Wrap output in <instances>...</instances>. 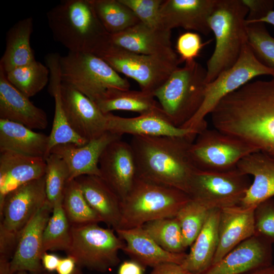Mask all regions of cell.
Here are the masks:
<instances>
[{
  "label": "cell",
  "mask_w": 274,
  "mask_h": 274,
  "mask_svg": "<svg viewBox=\"0 0 274 274\" xmlns=\"http://www.w3.org/2000/svg\"><path fill=\"white\" fill-rule=\"evenodd\" d=\"M250 81L228 95L220 107L221 131L274 157V77Z\"/></svg>",
  "instance_id": "1"
},
{
  "label": "cell",
  "mask_w": 274,
  "mask_h": 274,
  "mask_svg": "<svg viewBox=\"0 0 274 274\" xmlns=\"http://www.w3.org/2000/svg\"><path fill=\"white\" fill-rule=\"evenodd\" d=\"M196 135L132 136L129 144L137 177L189 195L193 177L198 169L190 153Z\"/></svg>",
  "instance_id": "2"
},
{
  "label": "cell",
  "mask_w": 274,
  "mask_h": 274,
  "mask_svg": "<svg viewBox=\"0 0 274 274\" xmlns=\"http://www.w3.org/2000/svg\"><path fill=\"white\" fill-rule=\"evenodd\" d=\"M55 41L75 53L97 55L110 42L91 0H63L47 13Z\"/></svg>",
  "instance_id": "3"
},
{
  "label": "cell",
  "mask_w": 274,
  "mask_h": 274,
  "mask_svg": "<svg viewBox=\"0 0 274 274\" xmlns=\"http://www.w3.org/2000/svg\"><path fill=\"white\" fill-rule=\"evenodd\" d=\"M249 9L242 0H217L209 18L215 38L214 52L207 61L206 82L231 67L248 43L246 20Z\"/></svg>",
  "instance_id": "4"
},
{
  "label": "cell",
  "mask_w": 274,
  "mask_h": 274,
  "mask_svg": "<svg viewBox=\"0 0 274 274\" xmlns=\"http://www.w3.org/2000/svg\"><path fill=\"white\" fill-rule=\"evenodd\" d=\"M207 70L193 60L178 67L153 93L170 122L181 128L201 107L204 98Z\"/></svg>",
  "instance_id": "5"
},
{
  "label": "cell",
  "mask_w": 274,
  "mask_h": 274,
  "mask_svg": "<svg viewBox=\"0 0 274 274\" xmlns=\"http://www.w3.org/2000/svg\"><path fill=\"white\" fill-rule=\"evenodd\" d=\"M190 199L182 191L137 177L130 191L121 201L118 229L132 228L155 220L175 217Z\"/></svg>",
  "instance_id": "6"
},
{
  "label": "cell",
  "mask_w": 274,
  "mask_h": 274,
  "mask_svg": "<svg viewBox=\"0 0 274 274\" xmlns=\"http://www.w3.org/2000/svg\"><path fill=\"white\" fill-rule=\"evenodd\" d=\"M60 68L61 81L94 102L110 89H129L128 80L94 54L68 52L60 56Z\"/></svg>",
  "instance_id": "7"
},
{
  "label": "cell",
  "mask_w": 274,
  "mask_h": 274,
  "mask_svg": "<svg viewBox=\"0 0 274 274\" xmlns=\"http://www.w3.org/2000/svg\"><path fill=\"white\" fill-rule=\"evenodd\" d=\"M262 75L274 77V68L262 63L247 43L236 62L207 84L203 103L196 114L181 128L190 129L197 134L207 128L206 117L210 114L224 97Z\"/></svg>",
  "instance_id": "8"
},
{
  "label": "cell",
  "mask_w": 274,
  "mask_h": 274,
  "mask_svg": "<svg viewBox=\"0 0 274 274\" xmlns=\"http://www.w3.org/2000/svg\"><path fill=\"white\" fill-rule=\"evenodd\" d=\"M114 229L97 223L71 225V241L65 252L80 268L105 272L120 262L118 253L124 242Z\"/></svg>",
  "instance_id": "9"
},
{
  "label": "cell",
  "mask_w": 274,
  "mask_h": 274,
  "mask_svg": "<svg viewBox=\"0 0 274 274\" xmlns=\"http://www.w3.org/2000/svg\"><path fill=\"white\" fill-rule=\"evenodd\" d=\"M117 73L135 80L141 90L153 94L179 66L180 60L134 53L109 44L97 55Z\"/></svg>",
  "instance_id": "10"
},
{
  "label": "cell",
  "mask_w": 274,
  "mask_h": 274,
  "mask_svg": "<svg viewBox=\"0 0 274 274\" xmlns=\"http://www.w3.org/2000/svg\"><path fill=\"white\" fill-rule=\"evenodd\" d=\"M258 151L256 147L239 138L208 128L197 134L190 149L196 167L213 172L236 168L242 159Z\"/></svg>",
  "instance_id": "11"
},
{
  "label": "cell",
  "mask_w": 274,
  "mask_h": 274,
  "mask_svg": "<svg viewBox=\"0 0 274 274\" xmlns=\"http://www.w3.org/2000/svg\"><path fill=\"white\" fill-rule=\"evenodd\" d=\"M251 184L249 176L237 168L225 172L197 169L189 196L210 210L240 204Z\"/></svg>",
  "instance_id": "12"
},
{
  "label": "cell",
  "mask_w": 274,
  "mask_h": 274,
  "mask_svg": "<svg viewBox=\"0 0 274 274\" xmlns=\"http://www.w3.org/2000/svg\"><path fill=\"white\" fill-rule=\"evenodd\" d=\"M46 201L45 176L10 191L0 203V230L19 234Z\"/></svg>",
  "instance_id": "13"
},
{
  "label": "cell",
  "mask_w": 274,
  "mask_h": 274,
  "mask_svg": "<svg viewBox=\"0 0 274 274\" xmlns=\"http://www.w3.org/2000/svg\"><path fill=\"white\" fill-rule=\"evenodd\" d=\"M52 210L47 201L20 232L10 263L9 274L27 271L36 274L44 272L41 262L43 235Z\"/></svg>",
  "instance_id": "14"
},
{
  "label": "cell",
  "mask_w": 274,
  "mask_h": 274,
  "mask_svg": "<svg viewBox=\"0 0 274 274\" xmlns=\"http://www.w3.org/2000/svg\"><path fill=\"white\" fill-rule=\"evenodd\" d=\"M61 96L68 122L79 136L89 142L107 131V114L88 97L62 82Z\"/></svg>",
  "instance_id": "15"
},
{
  "label": "cell",
  "mask_w": 274,
  "mask_h": 274,
  "mask_svg": "<svg viewBox=\"0 0 274 274\" xmlns=\"http://www.w3.org/2000/svg\"><path fill=\"white\" fill-rule=\"evenodd\" d=\"M98 166L100 177L122 201L137 177L135 158L130 144L121 139L111 142L102 152Z\"/></svg>",
  "instance_id": "16"
},
{
  "label": "cell",
  "mask_w": 274,
  "mask_h": 274,
  "mask_svg": "<svg viewBox=\"0 0 274 274\" xmlns=\"http://www.w3.org/2000/svg\"><path fill=\"white\" fill-rule=\"evenodd\" d=\"M272 243L256 235L245 240L202 274H244L272 265Z\"/></svg>",
  "instance_id": "17"
},
{
  "label": "cell",
  "mask_w": 274,
  "mask_h": 274,
  "mask_svg": "<svg viewBox=\"0 0 274 274\" xmlns=\"http://www.w3.org/2000/svg\"><path fill=\"white\" fill-rule=\"evenodd\" d=\"M107 130L122 136H181L197 134L193 130L178 127L169 120L161 107L134 117H123L112 113L107 114Z\"/></svg>",
  "instance_id": "18"
},
{
  "label": "cell",
  "mask_w": 274,
  "mask_h": 274,
  "mask_svg": "<svg viewBox=\"0 0 274 274\" xmlns=\"http://www.w3.org/2000/svg\"><path fill=\"white\" fill-rule=\"evenodd\" d=\"M170 39L171 30L152 28L141 22L110 35V42L113 45L139 54L179 60Z\"/></svg>",
  "instance_id": "19"
},
{
  "label": "cell",
  "mask_w": 274,
  "mask_h": 274,
  "mask_svg": "<svg viewBox=\"0 0 274 274\" xmlns=\"http://www.w3.org/2000/svg\"><path fill=\"white\" fill-rule=\"evenodd\" d=\"M217 0H163L160 8L164 28L182 27L207 36L211 31L209 18Z\"/></svg>",
  "instance_id": "20"
},
{
  "label": "cell",
  "mask_w": 274,
  "mask_h": 274,
  "mask_svg": "<svg viewBox=\"0 0 274 274\" xmlns=\"http://www.w3.org/2000/svg\"><path fill=\"white\" fill-rule=\"evenodd\" d=\"M121 138L107 131L83 146L73 144L57 145L50 154H56L65 161L69 170L68 181L84 175L100 177L98 162L102 152L109 144Z\"/></svg>",
  "instance_id": "21"
},
{
  "label": "cell",
  "mask_w": 274,
  "mask_h": 274,
  "mask_svg": "<svg viewBox=\"0 0 274 274\" xmlns=\"http://www.w3.org/2000/svg\"><path fill=\"white\" fill-rule=\"evenodd\" d=\"M7 79L0 66V119L21 124L32 129H44L48 125L46 113L36 106Z\"/></svg>",
  "instance_id": "22"
},
{
  "label": "cell",
  "mask_w": 274,
  "mask_h": 274,
  "mask_svg": "<svg viewBox=\"0 0 274 274\" xmlns=\"http://www.w3.org/2000/svg\"><path fill=\"white\" fill-rule=\"evenodd\" d=\"M254 209L239 204L220 210L218 247L212 264L218 262L234 248L254 235Z\"/></svg>",
  "instance_id": "23"
},
{
  "label": "cell",
  "mask_w": 274,
  "mask_h": 274,
  "mask_svg": "<svg viewBox=\"0 0 274 274\" xmlns=\"http://www.w3.org/2000/svg\"><path fill=\"white\" fill-rule=\"evenodd\" d=\"M237 168L252 176L253 181L240 205L255 208L261 202L274 196V157L258 151L242 159Z\"/></svg>",
  "instance_id": "24"
},
{
  "label": "cell",
  "mask_w": 274,
  "mask_h": 274,
  "mask_svg": "<svg viewBox=\"0 0 274 274\" xmlns=\"http://www.w3.org/2000/svg\"><path fill=\"white\" fill-rule=\"evenodd\" d=\"M116 232L125 243L122 251L144 267H154L163 263L181 264L187 254L173 253L162 249L142 226Z\"/></svg>",
  "instance_id": "25"
},
{
  "label": "cell",
  "mask_w": 274,
  "mask_h": 274,
  "mask_svg": "<svg viewBox=\"0 0 274 274\" xmlns=\"http://www.w3.org/2000/svg\"><path fill=\"white\" fill-rule=\"evenodd\" d=\"M60 58L59 54L51 53L46 55L45 58L50 71L49 92L55 100L54 119L49 135L48 155L57 145L73 144L83 146L88 142L74 131L66 117L61 96Z\"/></svg>",
  "instance_id": "26"
},
{
  "label": "cell",
  "mask_w": 274,
  "mask_h": 274,
  "mask_svg": "<svg viewBox=\"0 0 274 274\" xmlns=\"http://www.w3.org/2000/svg\"><path fill=\"white\" fill-rule=\"evenodd\" d=\"M43 158L0 151V203L8 193L45 175Z\"/></svg>",
  "instance_id": "27"
},
{
  "label": "cell",
  "mask_w": 274,
  "mask_h": 274,
  "mask_svg": "<svg viewBox=\"0 0 274 274\" xmlns=\"http://www.w3.org/2000/svg\"><path fill=\"white\" fill-rule=\"evenodd\" d=\"M87 202L101 222L116 231L121 219V200L99 176L84 175L75 179Z\"/></svg>",
  "instance_id": "28"
},
{
  "label": "cell",
  "mask_w": 274,
  "mask_h": 274,
  "mask_svg": "<svg viewBox=\"0 0 274 274\" xmlns=\"http://www.w3.org/2000/svg\"><path fill=\"white\" fill-rule=\"evenodd\" d=\"M49 137L21 124L0 119V151L43 158L48 156Z\"/></svg>",
  "instance_id": "29"
},
{
  "label": "cell",
  "mask_w": 274,
  "mask_h": 274,
  "mask_svg": "<svg viewBox=\"0 0 274 274\" xmlns=\"http://www.w3.org/2000/svg\"><path fill=\"white\" fill-rule=\"evenodd\" d=\"M220 210H210L203 226L181 264L191 274H202L213 263L218 243Z\"/></svg>",
  "instance_id": "30"
},
{
  "label": "cell",
  "mask_w": 274,
  "mask_h": 274,
  "mask_svg": "<svg viewBox=\"0 0 274 274\" xmlns=\"http://www.w3.org/2000/svg\"><path fill=\"white\" fill-rule=\"evenodd\" d=\"M33 31V19L24 18L8 31L6 49L0 60V66L6 73L36 61L30 39Z\"/></svg>",
  "instance_id": "31"
},
{
  "label": "cell",
  "mask_w": 274,
  "mask_h": 274,
  "mask_svg": "<svg viewBox=\"0 0 274 274\" xmlns=\"http://www.w3.org/2000/svg\"><path fill=\"white\" fill-rule=\"evenodd\" d=\"M94 103L105 114L117 110L141 114L160 107L153 94L141 90L112 89Z\"/></svg>",
  "instance_id": "32"
},
{
  "label": "cell",
  "mask_w": 274,
  "mask_h": 274,
  "mask_svg": "<svg viewBox=\"0 0 274 274\" xmlns=\"http://www.w3.org/2000/svg\"><path fill=\"white\" fill-rule=\"evenodd\" d=\"M96 14L110 35L118 33L140 22L120 0H91Z\"/></svg>",
  "instance_id": "33"
},
{
  "label": "cell",
  "mask_w": 274,
  "mask_h": 274,
  "mask_svg": "<svg viewBox=\"0 0 274 274\" xmlns=\"http://www.w3.org/2000/svg\"><path fill=\"white\" fill-rule=\"evenodd\" d=\"M6 75L16 89L30 98L40 92L49 82L50 71L46 65L36 60L14 68Z\"/></svg>",
  "instance_id": "34"
},
{
  "label": "cell",
  "mask_w": 274,
  "mask_h": 274,
  "mask_svg": "<svg viewBox=\"0 0 274 274\" xmlns=\"http://www.w3.org/2000/svg\"><path fill=\"white\" fill-rule=\"evenodd\" d=\"M62 200L53 206L43 235V253L48 251L66 252L71 241V225L62 205Z\"/></svg>",
  "instance_id": "35"
},
{
  "label": "cell",
  "mask_w": 274,
  "mask_h": 274,
  "mask_svg": "<svg viewBox=\"0 0 274 274\" xmlns=\"http://www.w3.org/2000/svg\"><path fill=\"white\" fill-rule=\"evenodd\" d=\"M62 205L71 225L101 222L99 217L87 202L75 179L66 183Z\"/></svg>",
  "instance_id": "36"
},
{
  "label": "cell",
  "mask_w": 274,
  "mask_h": 274,
  "mask_svg": "<svg viewBox=\"0 0 274 274\" xmlns=\"http://www.w3.org/2000/svg\"><path fill=\"white\" fill-rule=\"evenodd\" d=\"M142 227L165 251L173 253L185 252L181 227L176 217L151 221Z\"/></svg>",
  "instance_id": "37"
},
{
  "label": "cell",
  "mask_w": 274,
  "mask_h": 274,
  "mask_svg": "<svg viewBox=\"0 0 274 274\" xmlns=\"http://www.w3.org/2000/svg\"><path fill=\"white\" fill-rule=\"evenodd\" d=\"M210 210L199 201L191 198L176 216L181 227L183 245L190 247L201 230Z\"/></svg>",
  "instance_id": "38"
},
{
  "label": "cell",
  "mask_w": 274,
  "mask_h": 274,
  "mask_svg": "<svg viewBox=\"0 0 274 274\" xmlns=\"http://www.w3.org/2000/svg\"><path fill=\"white\" fill-rule=\"evenodd\" d=\"M45 189L47 201L53 208L62 200L63 193L69 179V170L65 161L58 155L50 153L45 159Z\"/></svg>",
  "instance_id": "39"
},
{
  "label": "cell",
  "mask_w": 274,
  "mask_h": 274,
  "mask_svg": "<svg viewBox=\"0 0 274 274\" xmlns=\"http://www.w3.org/2000/svg\"><path fill=\"white\" fill-rule=\"evenodd\" d=\"M248 43L257 58L265 65L274 68V38L264 23H253L247 25Z\"/></svg>",
  "instance_id": "40"
},
{
  "label": "cell",
  "mask_w": 274,
  "mask_h": 274,
  "mask_svg": "<svg viewBox=\"0 0 274 274\" xmlns=\"http://www.w3.org/2000/svg\"><path fill=\"white\" fill-rule=\"evenodd\" d=\"M120 1L134 12L141 22L152 28L165 29L160 14L163 0Z\"/></svg>",
  "instance_id": "41"
},
{
  "label": "cell",
  "mask_w": 274,
  "mask_h": 274,
  "mask_svg": "<svg viewBox=\"0 0 274 274\" xmlns=\"http://www.w3.org/2000/svg\"><path fill=\"white\" fill-rule=\"evenodd\" d=\"M254 235L274 243V199H266L254 209Z\"/></svg>",
  "instance_id": "42"
},
{
  "label": "cell",
  "mask_w": 274,
  "mask_h": 274,
  "mask_svg": "<svg viewBox=\"0 0 274 274\" xmlns=\"http://www.w3.org/2000/svg\"><path fill=\"white\" fill-rule=\"evenodd\" d=\"M206 43H202L200 36L191 31L181 34L178 38L176 49L180 63L194 60Z\"/></svg>",
  "instance_id": "43"
},
{
  "label": "cell",
  "mask_w": 274,
  "mask_h": 274,
  "mask_svg": "<svg viewBox=\"0 0 274 274\" xmlns=\"http://www.w3.org/2000/svg\"><path fill=\"white\" fill-rule=\"evenodd\" d=\"M249 9L246 20V25L264 17L272 10L274 1L271 0H242Z\"/></svg>",
  "instance_id": "44"
},
{
  "label": "cell",
  "mask_w": 274,
  "mask_h": 274,
  "mask_svg": "<svg viewBox=\"0 0 274 274\" xmlns=\"http://www.w3.org/2000/svg\"><path fill=\"white\" fill-rule=\"evenodd\" d=\"M150 274H191L181 264L175 263H163L153 268Z\"/></svg>",
  "instance_id": "45"
},
{
  "label": "cell",
  "mask_w": 274,
  "mask_h": 274,
  "mask_svg": "<svg viewBox=\"0 0 274 274\" xmlns=\"http://www.w3.org/2000/svg\"><path fill=\"white\" fill-rule=\"evenodd\" d=\"M145 268L134 260L125 261L120 265L118 274H143Z\"/></svg>",
  "instance_id": "46"
},
{
  "label": "cell",
  "mask_w": 274,
  "mask_h": 274,
  "mask_svg": "<svg viewBox=\"0 0 274 274\" xmlns=\"http://www.w3.org/2000/svg\"><path fill=\"white\" fill-rule=\"evenodd\" d=\"M60 259L56 254L44 252L41 257V262L44 270L50 272L56 271Z\"/></svg>",
  "instance_id": "47"
},
{
  "label": "cell",
  "mask_w": 274,
  "mask_h": 274,
  "mask_svg": "<svg viewBox=\"0 0 274 274\" xmlns=\"http://www.w3.org/2000/svg\"><path fill=\"white\" fill-rule=\"evenodd\" d=\"M75 259L69 256L61 258L56 269L57 274H73L77 268Z\"/></svg>",
  "instance_id": "48"
},
{
  "label": "cell",
  "mask_w": 274,
  "mask_h": 274,
  "mask_svg": "<svg viewBox=\"0 0 274 274\" xmlns=\"http://www.w3.org/2000/svg\"><path fill=\"white\" fill-rule=\"evenodd\" d=\"M268 23L274 26V10L269 11L264 17L255 21L254 23Z\"/></svg>",
  "instance_id": "49"
},
{
  "label": "cell",
  "mask_w": 274,
  "mask_h": 274,
  "mask_svg": "<svg viewBox=\"0 0 274 274\" xmlns=\"http://www.w3.org/2000/svg\"><path fill=\"white\" fill-rule=\"evenodd\" d=\"M244 274H274V265L251 271Z\"/></svg>",
  "instance_id": "50"
},
{
  "label": "cell",
  "mask_w": 274,
  "mask_h": 274,
  "mask_svg": "<svg viewBox=\"0 0 274 274\" xmlns=\"http://www.w3.org/2000/svg\"><path fill=\"white\" fill-rule=\"evenodd\" d=\"M14 274H29L27 272H26V271H19V272H17L15 273H14ZM32 274H36V273H32ZM37 274H54L53 272H42V273H37Z\"/></svg>",
  "instance_id": "51"
},
{
  "label": "cell",
  "mask_w": 274,
  "mask_h": 274,
  "mask_svg": "<svg viewBox=\"0 0 274 274\" xmlns=\"http://www.w3.org/2000/svg\"><path fill=\"white\" fill-rule=\"evenodd\" d=\"M73 274H83L81 268L77 266L76 269Z\"/></svg>",
  "instance_id": "52"
}]
</instances>
